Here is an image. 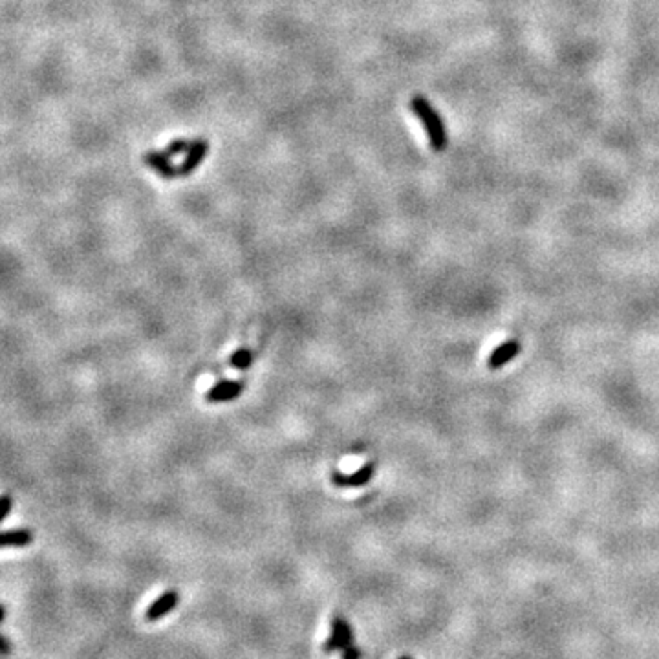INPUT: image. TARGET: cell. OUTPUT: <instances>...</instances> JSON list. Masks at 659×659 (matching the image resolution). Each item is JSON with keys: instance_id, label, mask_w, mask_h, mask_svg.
Masks as SVG:
<instances>
[{"instance_id": "6da1fadb", "label": "cell", "mask_w": 659, "mask_h": 659, "mask_svg": "<svg viewBox=\"0 0 659 659\" xmlns=\"http://www.w3.org/2000/svg\"><path fill=\"white\" fill-rule=\"evenodd\" d=\"M410 109L412 112L416 114L421 125L425 126L427 136H429V141L434 151H443V148L447 147V132L445 126H443V121L440 119L438 112L430 107V103L425 97L420 96L410 101Z\"/></svg>"}, {"instance_id": "7a4b0ae2", "label": "cell", "mask_w": 659, "mask_h": 659, "mask_svg": "<svg viewBox=\"0 0 659 659\" xmlns=\"http://www.w3.org/2000/svg\"><path fill=\"white\" fill-rule=\"evenodd\" d=\"M244 388H246L244 381L224 379V381H218L217 385H213L205 392V401L207 403H227V401H233V399L239 398L244 392Z\"/></svg>"}, {"instance_id": "3957f363", "label": "cell", "mask_w": 659, "mask_h": 659, "mask_svg": "<svg viewBox=\"0 0 659 659\" xmlns=\"http://www.w3.org/2000/svg\"><path fill=\"white\" fill-rule=\"evenodd\" d=\"M141 160H143V163L147 165V167H151V169L154 170V173L160 174L161 178L173 180V178H178V176H180L178 165H173V161H170V156L165 151L163 152H161V151H148V152H145Z\"/></svg>"}, {"instance_id": "277c9868", "label": "cell", "mask_w": 659, "mask_h": 659, "mask_svg": "<svg viewBox=\"0 0 659 659\" xmlns=\"http://www.w3.org/2000/svg\"><path fill=\"white\" fill-rule=\"evenodd\" d=\"M374 473H376V464H374V462H366V464L357 469L356 473L352 474L332 473V481H334V486L337 487H363L372 480Z\"/></svg>"}, {"instance_id": "5b68a950", "label": "cell", "mask_w": 659, "mask_h": 659, "mask_svg": "<svg viewBox=\"0 0 659 659\" xmlns=\"http://www.w3.org/2000/svg\"><path fill=\"white\" fill-rule=\"evenodd\" d=\"M209 152V141L207 139H195L187 151V156L182 163L178 165V173L180 176H189V174L195 173L198 169V165L202 163L205 156H207Z\"/></svg>"}, {"instance_id": "8992f818", "label": "cell", "mask_w": 659, "mask_h": 659, "mask_svg": "<svg viewBox=\"0 0 659 659\" xmlns=\"http://www.w3.org/2000/svg\"><path fill=\"white\" fill-rule=\"evenodd\" d=\"M180 604V594L174 590L165 592L161 594L160 597H156V601H152L151 606L147 608L145 611V619L147 621H158L161 617H165L169 611H173L174 608Z\"/></svg>"}, {"instance_id": "52a82bcc", "label": "cell", "mask_w": 659, "mask_h": 659, "mask_svg": "<svg viewBox=\"0 0 659 659\" xmlns=\"http://www.w3.org/2000/svg\"><path fill=\"white\" fill-rule=\"evenodd\" d=\"M518 352H521V343H518L516 339H509V341H506V343H502L500 347H496L491 352L487 364H489V369L493 370L502 369L503 364H508L509 361H513L518 356Z\"/></svg>"}, {"instance_id": "ba28073f", "label": "cell", "mask_w": 659, "mask_h": 659, "mask_svg": "<svg viewBox=\"0 0 659 659\" xmlns=\"http://www.w3.org/2000/svg\"><path fill=\"white\" fill-rule=\"evenodd\" d=\"M0 543L4 548H24L30 546L33 543V533L30 529H11V531H4Z\"/></svg>"}, {"instance_id": "9c48e42d", "label": "cell", "mask_w": 659, "mask_h": 659, "mask_svg": "<svg viewBox=\"0 0 659 659\" xmlns=\"http://www.w3.org/2000/svg\"><path fill=\"white\" fill-rule=\"evenodd\" d=\"M332 632L337 633L339 638L343 639L347 646L354 643V632H352V626L348 625V621L344 619L343 616H339V614H335V616L332 617Z\"/></svg>"}, {"instance_id": "30bf717a", "label": "cell", "mask_w": 659, "mask_h": 659, "mask_svg": "<svg viewBox=\"0 0 659 659\" xmlns=\"http://www.w3.org/2000/svg\"><path fill=\"white\" fill-rule=\"evenodd\" d=\"M251 363H253V350L246 347L234 350L233 356H231V359H229L231 369H234V370H247L249 366H251Z\"/></svg>"}, {"instance_id": "8fae6325", "label": "cell", "mask_w": 659, "mask_h": 659, "mask_svg": "<svg viewBox=\"0 0 659 659\" xmlns=\"http://www.w3.org/2000/svg\"><path fill=\"white\" fill-rule=\"evenodd\" d=\"M344 648H347V645H344L343 639L339 638L335 632L330 633V638L322 643V652H325V654H334V652L337 650L343 652Z\"/></svg>"}, {"instance_id": "7c38bea8", "label": "cell", "mask_w": 659, "mask_h": 659, "mask_svg": "<svg viewBox=\"0 0 659 659\" xmlns=\"http://www.w3.org/2000/svg\"><path fill=\"white\" fill-rule=\"evenodd\" d=\"M191 143L192 141H189V139H173V141L167 145L165 152H167L169 156H176V154H182V152L189 151Z\"/></svg>"}, {"instance_id": "4fadbf2b", "label": "cell", "mask_w": 659, "mask_h": 659, "mask_svg": "<svg viewBox=\"0 0 659 659\" xmlns=\"http://www.w3.org/2000/svg\"><path fill=\"white\" fill-rule=\"evenodd\" d=\"M11 508H13V499H11L9 494H4V496H2V521L8 518L9 513H11Z\"/></svg>"}, {"instance_id": "5bb4252c", "label": "cell", "mask_w": 659, "mask_h": 659, "mask_svg": "<svg viewBox=\"0 0 659 659\" xmlns=\"http://www.w3.org/2000/svg\"><path fill=\"white\" fill-rule=\"evenodd\" d=\"M343 659H361V650L352 643L343 650Z\"/></svg>"}, {"instance_id": "9a60e30c", "label": "cell", "mask_w": 659, "mask_h": 659, "mask_svg": "<svg viewBox=\"0 0 659 659\" xmlns=\"http://www.w3.org/2000/svg\"><path fill=\"white\" fill-rule=\"evenodd\" d=\"M0 648H2V655H9V652H11V643H9L8 638H2V645H0Z\"/></svg>"}, {"instance_id": "2e32d148", "label": "cell", "mask_w": 659, "mask_h": 659, "mask_svg": "<svg viewBox=\"0 0 659 659\" xmlns=\"http://www.w3.org/2000/svg\"><path fill=\"white\" fill-rule=\"evenodd\" d=\"M399 659H412V658H408V655H401V658Z\"/></svg>"}]
</instances>
